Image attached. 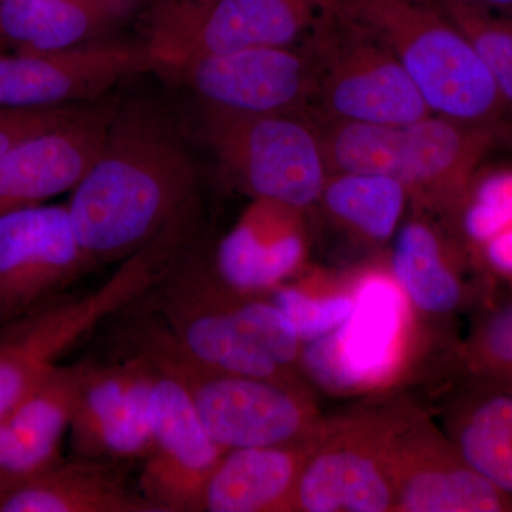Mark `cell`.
<instances>
[{
    "label": "cell",
    "instance_id": "obj_26",
    "mask_svg": "<svg viewBox=\"0 0 512 512\" xmlns=\"http://www.w3.org/2000/svg\"><path fill=\"white\" fill-rule=\"evenodd\" d=\"M453 446L512 498V393L474 384L454 416Z\"/></svg>",
    "mask_w": 512,
    "mask_h": 512
},
{
    "label": "cell",
    "instance_id": "obj_30",
    "mask_svg": "<svg viewBox=\"0 0 512 512\" xmlns=\"http://www.w3.org/2000/svg\"><path fill=\"white\" fill-rule=\"evenodd\" d=\"M231 309L242 332L279 366L291 372L293 365L299 362L302 340L272 299L234 289Z\"/></svg>",
    "mask_w": 512,
    "mask_h": 512
},
{
    "label": "cell",
    "instance_id": "obj_20",
    "mask_svg": "<svg viewBox=\"0 0 512 512\" xmlns=\"http://www.w3.org/2000/svg\"><path fill=\"white\" fill-rule=\"evenodd\" d=\"M400 437V436H399ZM397 437L394 511L512 512V498L468 466L453 443L410 446Z\"/></svg>",
    "mask_w": 512,
    "mask_h": 512
},
{
    "label": "cell",
    "instance_id": "obj_19",
    "mask_svg": "<svg viewBox=\"0 0 512 512\" xmlns=\"http://www.w3.org/2000/svg\"><path fill=\"white\" fill-rule=\"evenodd\" d=\"M301 214L279 202L254 200L215 249L212 264L222 281L248 295L284 285L305 258Z\"/></svg>",
    "mask_w": 512,
    "mask_h": 512
},
{
    "label": "cell",
    "instance_id": "obj_27",
    "mask_svg": "<svg viewBox=\"0 0 512 512\" xmlns=\"http://www.w3.org/2000/svg\"><path fill=\"white\" fill-rule=\"evenodd\" d=\"M409 198L399 181L372 173H333L320 201L326 210L373 241L392 237Z\"/></svg>",
    "mask_w": 512,
    "mask_h": 512
},
{
    "label": "cell",
    "instance_id": "obj_14",
    "mask_svg": "<svg viewBox=\"0 0 512 512\" xmlns=\"http://www.w3.org/2000/svg\"><path fill=\"white\" fill-rule=\"evenodd\" d=\"M150 421L138 491L157 512H201L205 485L227 450L205 429L183 387L156 369Z\"/></svg>",
    "mask_w": 512,
    "mask_h": 512
},
{
    "label": "cell",
    "instance_id": "obj_31",
    "mask_svg": "<svg viewBox=\"0 0 512 512\" xmlns=\"http://www.w3.org/2000/svg\"><path fill=\"white\" fill-rule=\"evenodd\" d=\"M271 299L291 322L302 343L338 329L353 308L352 295L338 293L319 298L299 285H281L271 293Z\"/></svg>",
    "mask_w": 512,
    "mask_h": 512
},
{
    "label": "cell",
    "instance_id": "obj_13",
    "mask_svg": "<svg viewBox=\"0 0 512 512\" xmlns=\"http://www.w3.org/2000/svg\"><path fill=\"white\" fill-rule=\"evenodd\" d=\"M150 70L141 42L106 36L59 52L0 53V110L93 103L121 80Z\"/></svg>",
    "mask_w": 512,
    "mask_h": 512
},
{
    "label": "cell",
    "instance_id": "obj_12",
    "mask_svg": "<svg viewBox=\"0 0 512 512\" xmlns=\"http://www.w3.org/2000/svg\"><path fill=\"white\" fill-rule=\"evenodd\" d=\"M200 109L238 114L308 113L315 72L308 46L254 47L200 57L168 74Z\"/></svg>",
    "mask_w": 512,
    "mask_h": 512
},
{
    "label": "cell",
    "instance_id": "obj_22",
    "mask_svg": "<svg viewBox=\"0 0 512 512\" xmlns=\"http://www.w3.org/2000/svg\"><path fill=\"white\" fill-rule=\"evenodd\" d=\"M0 512H157L124 480L121 464L62 458L0 503Z\"/></svg>",
    "mask_w": 512,
    "mask_h": 512
},
{
    "label": "cell",
    "instance_id": "obj_7",
    "mask_svg": "<svg viewBox=\"0 0 512 512\" xmlns=\"http://www.w3.org/2000/svg\"><path fill=\"white\" fill-rule=\"evenodd\" d=\"M200 110L204 140L239 191L301 211L320 201L330 173L319 128L308 113Z\"/></svg>",
    "mask_w": 512,
    "mask_h": 512
},
{
    "label": "cell",
    "instance_id": "obj_25",
    "mask_svg": "<svg viewBox=\"0 0 512 512\" xmlns=\"http://www.w3.org/2000/svg\"><path fill=\"white\" fill-rule=\"evenodd\" d=\"M392 266L407 302L420 312L447 316L467 302V286L456 262L426 222L412 221L400 229Z\"/></svg>",
    "mask_w": 512,
    "mask_h": 512
},
{
    "label": "cell",
    "instance_id": "obj_5",
    "mask_svg": "<svg viewBox=\"0 0 512 512\" xmlns=\"http://www.w3.org/2000/svg\"><path fill=\"white\" fill-rule=\"evenodd\" d=\"M173 229L121 261L107 281L90 292H67L0 326V417L40 380L62 365L84 339L146 295L183 254Z\"/></svg>",
    "mask_w": 512,
    "mask_h": 512
},
{
    "label": "cell",
    "instance_id": "obj_29",
    "mask_svg": "<svg viewBox=\"0 0 512 512\" xmlns=\"http://www.w3.org/2000/svg\"><path fill=\"white\" fill-rule=\"evenodd\" d=\"M439 3L473 43L493 77L507 113H512V19L453 0H439Z\"/></svg>",
    "mask_w": 512,
    "mask_h": 512
},
{
    "label": "cell",
    "instance_id": "obj_24",
    "mask_svg": "<svg viewBox=\"0 0 512 512\" xmlns=\"http://www.w3.org/2000/svg\"><path fill=\"white\" fill-rule=\"evenodd\" d=\"M451 214L464 256L512 291V165L481 167Z\"/></svg>",
    "mask_w": 512,
    "mask_h": 512
},
{
    "label": "cell",
    "instance_id": "obj_6",
    "mask_svg": "<svg viewBox=\"0 0 512 512\" xmlns=\"http://www.w3.org/2000/svg\"><path fill=\"white\" fill-rule=\"evenodd\" d=\"M335 0H154L141 45L151 70L170 74L200 57L254 47H303Z\"/></svg>",
    "mask_w": 512,
    "mask_h": 512
},
{
    "label": "cell",
    "instance_id": "obj_10",
    "mask_svg": "<svg viewBox=\"0 0 512 512\" xmlns=\"http://www.w3.org/2000/svg\"><path fill=\"white\" fill-rule=\"evenodd\" d=\"M353 308L338 329L302 343L299 362L330 393H353L392 377L402 356L407 299L393 276L357 281Z\"/></svg>",
    "mask_w": 512,
    "mask_h": 512
},
{
    "label": "cell",
    "instance_id": "obj_8",
    "mask_svg": "<svg viewBox=\"0 0 512 512\" xmlns=\"http://www.w3.org/2000/svg\"><path fill=\"white\" fill-rule=\"evenodd\" d=\"M316 121L404 124L433 114L392 50L338 9L308 43Z\"/></svg>",
    "mask_w": 512,
    "mask_h": 512
},
{
    "label": "cell",
    "instance_id": "obj_21",
    "mask_svg": "<svg viewBox=\"0 0 512 512\" xmlns=\"http://www.w3.org/2000/svg\"><path fill=\"white\" fill-rule=\"evenodd\" d=\"M308 451L309 439L228 450L208 478L201 512L293 511Z\"/></svg>",
    "mask_w": 512,
    "mask_h": 512
},
{
    "label": "cell",
    "instance_id": "obj_15",
    "mask_svg": "<svg viewBox=\"0 0 512 512\" xmlns=\"http://www.w3.org/2000/svg\"><path fill=\"white\" fill-rule=\"evenodd\" d=\"M151 380L153 369L138 356L86 362L69 427L74 456L143 461L151 443Z\"/></svg>",
    "mask_w": 512,
    "mask_h": 512
},
{
    "label": "cell",
    "instance_id": "obj_28",
    "mask_svg": "<svg viewBox=\"0 0 512 512\" xmlns=\"http://www.w3.org/2000/svg\"><path fill=\"white\" fill-rule=\"evenodd\" d=\"M463 359L474 384L512 393V291L485 306Z\"/></svg>",
    "mask_w": 512,
    "mask_h": 512
},
{
    "label": "cell",
    "instance_id": "obj_3",
    "mask_svg": "<svg viewBox=\"0 0 512 512\" xmlns=\"http://www.w3.org/2000/svg\"><path fill=\"white\" fill-rule=\"evenodd\" d=\"M329 173H372L399 181L409 197L453 212L501 126L430 114L404 124L316 121Z\"/></svg>",
    "mask_w": 512,
    "mask_h": 512
},
{
    "label": "cell",
    "instance_id": "obj_9",
    "mask_svg": "<svg viewBox=\"0 0 512 512\" xmlns=\"http://www.w3.org/2000/svg\"><path fill=\"white\" fill-rule=\"evenodd\" d=\"M232 292L195 239L137 305L150 313L185 353L205 365L235 375L295 384L291 372L239 328L232 315Z\"/></svg>",
    "mask_w": 512,
    "mask_h": 512
},
{
    "label": "cell",
    "instance_id": "obj_33",
    "mask_svg": "<svg viewBox=\"0 0 512 512\" xmlns=\"http://www.w3.org/2000/svg\"><path fill=\"white\" fill-rule=\"evenodd\" d=\"M453 2L463 3L471 8L497 13V15L512 19V0H453Z\"/></svg>",
    "mask_w": 512,
    "mask_h": 512
},
{
    "label": "cell",
    "instance_id": "obj_16",
    "mask_svg": "<svg viewBox=\"0 0 512 512\" xmlns=\"http://www.w3.org/2000/svg\"><path fill=\"white\" fill-rule=\"evenodd\" d=\"M396 443L397 434L387 427H355L319 447L309 437L293 511H393Z\"/></svg>",
    "mask_w": 512,
    "mask_h": 512
},
{
    "label": "cell",
    "instance_id": "obj_4",
    "mask_svg": "<svg viewBox=\"0 0 512 512\" xmlns=\"http://www.w3.org/2000/svg\"><path fill=\"white\" fill-rule=\"evenodd\" d=\"M335 6L392 50L434 114L501 126L507 109L493 77L439 0H335Z\"/></svg>",
    "mask_w": 512,
    "mask_h": 512
},
{
    "label": "cell",
    "instance_id": "obj_18",
    "mask_svg": "<svg viewBox=\"0 0 512 512\" xmlns=\"http://www.w3.org/2000/svg\"><path fill=\"white\" fill-rule=\"evenodd\" d=\"M84 366H57L0 417V503L62 460Z\"/></svg>",
    "mask_w": 512,
    "mask_h": 512
},
{
    "label": "cell",
    "instance_id": "obj_35",
    "mask_svg": "<svg viewBox=\"0 0 512 512\" xmlns=\"http://www.w3.org/2000/svg\"><path fill=\"white\" fill-rule=\"evenodd\" d=\"M5 52H6V46L3 45L2 40H0V53H5Z\"/></svg>",
    "mask_w": 512,
    "mask_h": 512
},
{
    "label": "cell",
    "instance_id": "obj_34",
    "mask_svg": "<svg viewBox=\"0 0 512 512\" xmlns=\"http://www.w3.org/2000/svg\"><path fill=\"white\" fill-rule=\"evenodd\" d=\"M100 2L114 6V8L120 9L121 12L128 13L133 8L134 0H100Z\"/></svg>",
    "mask_w": 512,
    "mask_h": 512
},
{
    "label": "cell",
    "instance_id": "obj_11",
    "mask_svg": "<svg viewBox=\"0 0 512 512\" xmlns=\"http://www.w3.org/2000/svg\"><path fill=\"white\" fill-rule=\"evenodd\" d=\"M93 269L67 205L0 215V326L70 292Z\"/></svg>",
    "mask_w": 512,
    "mask_h": 512
},
{
    "label": "cell",
    "instance_id": "obj_17",
    "mask_svg": "<svg viewBox=\"0 0 512 512\" xmlns=\"http://www.w3.org/2000/svg\"><path fill=\"white\" fill-rule=\"evenodd\" d=\"M116 100L84 104L62 126L22 141L0 156V215L45 204L73 191L93 164Z\"/></svg>",
    "mask_w": 512,
    "mask_h": 512
},
{
    "label": "cell",
    "instance_id": "obj_23",
    "mask_svg": "<svg viewBox=\"0 0 512 512\" xmlns=\"http://www.w3.org/2000/svg\"><path fill=\"white\" fill-rule=\"evenodd\" d=\"M126 15L100 0H0V40L20 55L59 52L106 36Z\"/></svg>",
    "mask_w": 512,
    "mask_h": 512
},
{
    "label": "cell",
    "instance_id": "obj_2",
    "mask_svg": "<svg viewBox=\"0 0 512 512\" xmlns=\"http://www.w3.org/2000/svg\"><path fill=\"white\" fill-rule=\"evenodd\" d=\"M117 349L146 360L190 397L212 439L225 450L279 446L309 439L313 413L295 384L235 375L185 353L146 312L120 323Z\"/></svg>",
    "mask_w": 512,
    "mask_h": 512
},
{
    "label": "cell",
    "instance_id": "obj_1",
    "mask_svg": "<svg viewBox=\"0 0 512 512\" xmlns=\"http://www.w3.org/2000/svg\"><path fill=\"white\" fill-rule=\"evenodd\" d=\"M197 202V173L173 121L147 101H117L103 146L67 202L94 269L153 241Z\"/></svg>",
    "mask_w": 512,
    "mask_h": 512
},
{
    "label": "cell",
    "instance_id": "obj_32",
    "mask_svg": "<svg viewBox=\"0 0 512 512\" xmlns=\"http://www.w3.org/2000/svg\"><path fill=\"white\" fill-rule=\"evenodd\" d=\"M84 104L52 109L0 110V156L28 138L62 126L79 113Z\"/></svg>",
    "mask_w": 512,
    "mask_h": 512
}]
</instances>
